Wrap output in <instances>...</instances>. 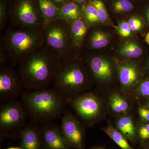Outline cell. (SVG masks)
I'll return each instance as SVG.
<instances>
[{
  "instance_id": "6da1fadb",
  "label": "cell",
  "mask_w": 149,
  "mask_h": 149,
  "mask_svg": "<svg viewBox=\"0 0 149 149\" xmlns=\"http://www.w3.org/2000/svg\"><path fill=\"white\" fill-rule=\"evenodd\" d=\"M61 61L45 45L24 57L19 63L18 70L24 89L32 91L47 88Z\"/></svg>"
},
{
  "instance_id": "7a4b0ae2",
  "label": "cell",
  "mask_w": 149,
  "mask_h": 149,
  "mask_svg": "<svg viewBox=\"0 0 149 149\" xmlns=\"http://www.w3.org/2000/svg\"><path fill=\"white\" fill-rule=\"evenodd\" d=\"M20 97L28 117L41 124L58 118L66 103L65 98L55 89L24 91Z\"/></svg>"
},
{
  "instance_id": "3957f363",
  "label": "cell",
  "mask_w": 149,
  "mask_h": 149,
  "mask_svg": "<svg viewBox=\"0 0 149 149\" xmlns=\"http://www.w3.org/2000/svg\"><path fill=\"white\" fill-rule=\"evenodd\" d=\"M1 45V47L15 64L44 46L45 38L40 31L10 27L3 35Z\"/></svg>"
},
{
  "instance_id": "277c9868",
  "label": "cell",
  "mask_w": 149,
  "mask_h": 149,
  "mask_svg": "<svg viewBox=\"0 0 149 149\" xmlns=\"http://www.w3.org/2000/svg\"><path fill=\"white\" fill-rule=\"evenodd\" d=\"M74 56L61 61L53 80L54 89L65 98L70 97L85 87L87 77Z\"/></svg>"
},
{
  "instance_id": "5b68a950",
  "label": "cell",
  "mask_w": 149,
  "mask_h": 149,
  "mask_svg": "<svg viewBox=\"0 0 149 149\" xmlns=\"http://www.w3.org/2000/svg\"><path fill=\"white\" fill-rule=\"evenodd\" d=\"M8 14L13 27L42 32L45 22L38 0H10Z\"/></svg>"
},
{
  "instance_id": "8992f818",
  "label": "cell",
  "mask_w": 149,
  "mask_h": 149,
  "mask_svg": "<svg viewBox=\"0 0 149 149\" xmlns=\"http://www.w3.org/2000/svg\"><path fill=\"white\" fill-rule=\"evenodd\" d=\"M42 33L45 45L60 60L73 56V46L69 23L61 19L46 25Z\"/></svg>"
},
{
  "instance_id": "52a82bcc",
  "label": "cell",
  "mask_w": 149,
  "mask_h": 149,
  "mask_svg": "<svg viewBox=\"0 0 149 149\" xmlns=\"http://www.w3.org/2000/svg\"><path fill=\"white\" fill-rule=\"evenodd\" d=\"M1 104L0 107L1 139L17 137L26 124L28 116L21 101L11 100Z\"/></svg>"
},
{
  "instance_id": "ba28073f",
  "label": "cell",
  "mask_w": 149,
  "mask_h": 149,
  "mask_svg": "<svg viewBox=\"0 0 149 149\" xmlns=\"http://www.w3.org/2000/svg\"><path fill=\"white\" fill-rule=\"evenodd\" d=\"M24 89L18 70L9 66H1L0 103L15 100L20 97Z\"/></svg>"
},
{
  "instance_id": "9c48e42d",
  "label": "cell",
  "mask_w": 149,
  "mask_h": 149,
  "mask_svg": "<svg viewBox=\"0 0 149 149\" xmlns=\"http://www.w3.org/2000/svg\"><path fill=\"white\" fill-rule=\"evenodd\" d=\"M62 133L68 144L75 149H84V134L77 119L68 112H64L60 126Z\"/></svg>"
},
{
  "instance_id": "30bf717a",
  "label": "cell",
  "mask_w": 149,
  "mask_h": 149,
  "mask_svg": "<svg viewBox=\"0 0 149 149\" xmlns=\"http://www.w3.org/2000/svg\"><path fill=\"white\" fill-rule=\"evenodd\" d=\"M65 102L73 107L77 114L85 120H93L99 114L100 105L98 101L92 94H86L73 98H65Z\"/></svg>"
},
{
  "instance_id": "8fae6325",
  "label": "cell",
  "mask_w": 149,
  "mask_h": 149,
  "mask_svg": "<svg viewBox=\"0 0 149 149\" xmlns=\"http://www.w3.org/2000/svg\"><path fill=\"white\" fill-rule=\"evenodd\" d=\"M40 126L43 149H72L65 140L58 125L49 122Z\"/></svg>"
},
{
  "instance_id": "7c38bea8",
  "label": "cell",
  "mask_w": 149,
  "mask_h": 149,
  "mask_svg": "<svg viewBox=\"0 0 149 149\" xmlns=\"http://www.w3.org/2000/svg\"><path fill=\"white\" fill-rule=\"evenodd\" d=\"M20 147L24 149H43L40 126L30 121L23 127L18 134Z\"/></svg>"
},
{
  "instance_id": "4fadbf2b",
  "label": "cell",
  "mask_w": 149,
  "mask_h": 149,
  "mask_svg": "<svg viewBox=\"0 0 149 149\" xmlns=\"http://www.w3.org/2000/svg\"><path fill=\"white\" fill-rule=\"evenodd\" d=\"M69 24L73 50H78L82 47L84 44L88 33L90 25L84 16Z\"/></svg>"
},
{
  "instance_id": "5bb4252c",
  "label": "cell",
  "mask_w": 149,
  "mask_h": 149,
  "mask_svg": "<svg viewBox=\"0 0 149 149\" xmlns=\"http://www.w3.org/2000/svg\"><path fill=\"white\" fill-rule=\"evenodd\" d=\"M91 72L95 77L100 80H108L111 77V65L109 62L99 56H93L88 59Z\"/></svg>"
},
{
  "instance_id": "9a60e30c",
  "label": "cell",
  "mask_w": 149,
  "mask_h": 149,
  "mask_svg": "<svg viewBox=\"0 0 149 149\" xmlns=\"http://www.w3.org/2000/svg\"><path fill=\"white\" fill-rule=\"evenodd\" d=\"M60 18L70 23L83 16V6L70 0L59 8Z\"/></svg>"
},
{
  "instance_id": "2e32d148",
  "label": "cell",
  "mask_w": 149,
  "mask_h": 149,
  "mask_svg": "<svg viewBox=\"0 0 149 149\" xmlns=\"http://www.w3.org/2000/svg\"><path fill=\"white\" fill-rule=\"evenodd\" d=\"M38 1L45 22V27L51 22L60 19L59 8L51 0Z\"/></svg>"
},
{
  "instance_id": "e0dca14e",
  "label": "cell",
  "mask_w": 149,
  "mask_h": 149,
  "mask_svg": "<svg viewBox=\"0 0 149 149\" xmlns=\"http://www.w3.org/2000/svg\"><path fill=\"white\" fill-rule=\"evenodd\" d=\"M86 37L88 47L93 50L105 47L108 45L110 41L109 35L100 30H93Z\"/></svg>"
},
{
  "instance_id": "ac0fdd59",
  "label": "cell",
  "mask_w": 149,
  "mask_h": 149,
  "mask_svg": "<svg viewBox=\"0 0 149 149\" xmlns=\"http://www.w3.org/2000/svg\"><path fill=\"white\" fill-rule=\"evenodd\" d=\"M119 78L124 86H131L138 79V71L136 67L132 65H122L119 68Z\"/></svg>"
},
{
  "instance_id": "d6986e66",
  "label": "cell",
  "mask_w": 149,
  "mask_h": 149,
  "mask_svg": "<svg viewBox=\"0 0 149 149\" xmlns=\"http://www.w3.org/2000/svg\"><path fill=\"white\" fill-rule=\"evenodd\" d=\"M117 127L126 138L133 140L136 137V129L130 118L124 117L120 118L117 123Z\"/></svg>"
},
{
  "instance_id": "ffe728a7",
  "label": "cell",
  "mask_w": 149,
  "mask_h": 149,
  "mask_svg": "<svg viewBox=\"0 0 149 149\" xmlns=\"http://www.w3.org/2000/svg\"><path fill=\"white\" fill-rule=\"evenodd\" d=\"M120 54L129 58H136L142 55L143 49L137 43L128 42L123 45L120 49Z\"/></svg>"
},
{
  "instance_id": "44dd1931",
  "label": "cell",
  "mask_w": 149,
  "mask_h": 149,
  "mask_svg": "<svg viewBox=\"0 0 149 149\" xmlns=\"http://www.w3.org/2000/svg\"><path fill=\"white\" fill-rule=\"evenodd\" d=\"M106 133L118 146L122 149H133L123 134L111 126L105 130Z\"/></svg>"
},
{
  "instance_id": "7402d4cb",
  "label": "cell",
  "mask_w": 149,
  "mask_h": 149,
  "mask_svg": "<svg viewBox=\"0 0 149 149\" xmlns=\"http://www.w3.org/2000/svg\"><path fill=\"white\" fill-rule=\"evenodd\" d=\"M82 6L83 16L90 26L100 22L97 10L91 2Z\"/></svg>"
},
{
  "instance_id": "603a6c76",
  "label": "cell",
  "mask_w": 149,
  "mask_h": 149,
  "mask_svg": "<svg viewBox=\"0 0 149 149\" xmlns=\"http://www.w3.org/2000/svg\"><path fill=\"white\" fill-rule=\"evenodd\" d=\"M111 7L115 13L123 14L132 11L134 5L129 0H113Z\"/></svg>"
},
{
  "instance_id": "cb8c5ba5",
  "label": "cell",
  "mask_w": 149,
  "mask_h": 149,
  "mask_svg": "<svg viewBox=\"0 0 149 149\" xmlns=\"http://www.w3.org/2000/svg\"><path fill=\"white\" fill-rule=\"evenodd\" d=\"M112 109L117 113L125 112L128 109V104L120 96L115 95L113 97L111 102Z\"/></svg>"
},
{
  "instance_id": "d4e9b609",
  "label": "cell",
  "mask_w": 149,
  "mask_h": 149,
  "mask_svg": "<svg viewBox=\"0 0 149 149\" xmlns=\"http://www.w3.org/2000/svg\"><path fill=\"white\" fill-rule=\"evenodd\" d=\"M91 2L95 7L97 10L100 22L104 23L108 22L109 20V17L103 2L102 0H93Z\"/></svg>"
},
{
  "instance_id": "484cf974",
  "label": "cell",
  "mask_w": 149,
  "mask_h": 149,
  "mask_svg": "<svg viewBox=\"0 0 149 149\" xmlns=\"http://www.w3.org/2000/svg\"><path fill=\"white\" fill-rule=\"evenodd\" d=\"M8 3L7 0H0V30L1 32L4 29L8 14Z\"/></svg>"
},
{
  "instance_id": "4316f807",
  "label": "cell",
  "mask_w": 149,
  "mask_h": 149,
  "mask_svg": "<svg viewBox=\"0 0 149 149\" xmlns=\"http://www.w3.org/2000/svg\"><path fill=\"white\" fill-rule=\"evenodd\" d=\"M118 31L121 37H130L133 31L129 26L128 22H123L119 25Z\"/></svg>"
},
{
  "instance_id": "83f0119b",
  "label": "cell",
  "mask_w": 149,
  "mask_h": 149,
  "mask_svg": "<svg viewBox=\"0 0 149 149\" xmlns=\"http://www.w3.org/2000/svg\"><path fill=\"white\" fill-rule=\"evenodd\" d=\"M128 23L133 32L139 31L142 27V23L141 19L136 17H130L128 19Z\"/></svg>"
},
{
  "instance_id": "f1b7e54d",
  "label": "cell",
  "mask_w": 149,
  "mask_h": 149,
  "mask_svg": "<svg viewBox=\"0 0 149 149\" xmlns=\"http://www.w3.org/2000/svg\"><path fill=\"white\" fill-rule=\"evenodd\" d=\"M139 134L140 138L143 140L149 139V124L141 127L139 130Z\"/></svg>"
},
{
  "instance_id": "f546056e",
  "label": "cell",
  "mask_w": 149,
  "mask_h": 149,
  "mask_svg": "<svg viewBox=\"0 0 149 149\" xmlns=\"http://www.w3.org/2000/svg\"><path fill=\"white\" fill-rule=\"evenodd\" d=\"M140 90L142 95L149 96V80L143 82L140 86Z\"/></svg>"
},
{
  "instance_id": "4dcf8cb0",
  "label": "cell",
  "mask_w": 149,
  "mask_h": 149,
  "mask_svg": "<svg viewBox=\"0 0 149 149\" xmlns=\"http://www.w3.org/2000/svg\"><path fill=\"white\" fill-rule=\"evenodd\" d=\"M7 55L6 53L3 50L2 48L1 47L0 50V64L1 66H5L7 60Z\"/></svg>"
},
{
  "instance_id": "1f68e13d",
  "label": "cell",
  "mask_w": 149,
  "mask_h": 149,
  "mask_svg": "<svg viewBox=\"0 0 149 149\" xmlns=\"http://www.w3.org/2000/svg\"><path fill=\"white\" fill-rule=\"evenodd\" d=\"M139 114L141 117L146 120L149 121V110L143 108H141L139 110Z\"/></svg>"
},
{
  "instance_id": "d6a6232c",
  "label": "cell",
  "mask_w": 149,
  "mask_h": 149,
  "mask_svg": "<svg viewBox=\"0 0 149 149\" xmlns=\"http://www.w3.org/2000/svg\"><path fill=\"white\" fill-rule=\"evenodd\" d=\"M58 8L61 7L70 0H51Z\"/></svg>"
},
{
  "instance_id": "836d02e7",
  "label": "cell",
  "mask_w": 149,
  "mask_h": 149,
  "mask_svg": "<svg viewBox=\"0 0 149 149\" xmlns=\"http://www.w3.org/2000/svg\"><path fill=\"white\" fill-rule=\"evenodd\" d=\"M72 1L80 4L82 6H84L88 3L91 2L93 0H72Z\"/></svg>"
},
{
  "instance_id": "e575fe53",
  "label": "cell",
  "mask_w": 149,
  "mask_h": 149,
  "mask_svg": "<svg viewBox=\"0 0 149 149\" xmlns=\"http://www.w3.org/2000/svg\"><path fill=\"white\" fill-rule=\"evenodd\" d=\"M145 15L147 22L149 24V6H148L145 9Z\"/></svg>"
},
{
  "instance_id": "d590c367",
  "label": "cell",
  "mask_w": 149,
  "mask_h": 149,
  "mask_svg": "<svg viewBox=\"0 0 149 149\" xmlns=\"http://www.w3.org/2000/svg\"><path fill=\"white\" fill-rule=\"evenodd\" d=\"M145 41H146L147 44L149 45V32L146 35V38H145Z\"/></svg>"
},
{
  "instance_id": "8d00e7d4",
  "label": "cell",
  "mask_w": 149,
  "mask_h": 149,
  "mask_svg": "<svg viewBox=\"0 0 149 149\" xmlns=\"http://www.w3.org/2000/svg\"><path fill=\"white\" fill-rule=\"evenodd\" d=\"M6 149H24L22 148L21 147H12L8 148Z\"/></svg>"
},
{
  "instance_id": "74e56055",
  "label": "cell",
  "mask_w": 149,
  "mask_h": 149,
  "mask_svg": "<svg viewBox=\"0 0 149 149\" xmlns=\"http://www.w3.org/2000/svg\"><path fill=\"white\" fill-rule=\"evenodd\" d=\"M100 149V148H97V149Z\"/></svg>"
},
{
  "instance_id": "f35d334b",
  "label": "cell",
  "mask_w": 149,
  "mask_h": 149,
  "mask_svg": "<svg viewBox=\"0 0 149 149\" xmlns=\"http://www.w3.org/2000/svg\"></svg>"
}]
</instances>
